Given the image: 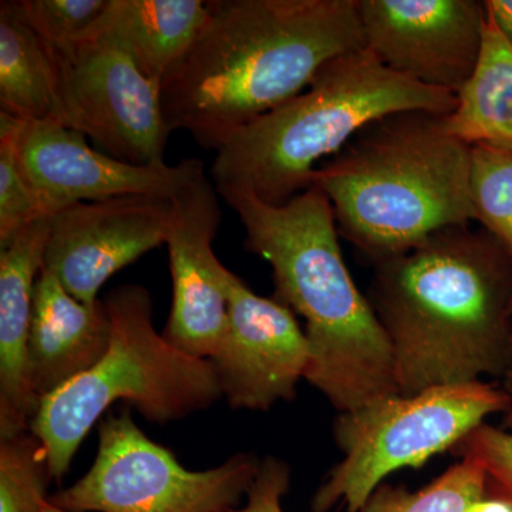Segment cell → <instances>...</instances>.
Instances as JSON below:
<instances>
[{
    "mask_svg": "<svg viewBox=\"0 0 512 512\" xmlns=\"http://www.w3.org/2000/svg\"><path fill=\"white\" fill-rule=\"evenodd\" d=\"M372 264L366 296L400 394L507 375L512 252L503 242L484 228H447Z\"/></svg>",
    "mask_w": 512,
    "mask_h": 512,
    "instance_id": "6da1fadb",
    "label": "cell"
},
{
    "mask_svg": "<svg viewBox=\"0 0 512 512\" xmlns=\"http://www.w3.org/2000/svg\"><path fill=\"white\" fill-rule=\"evenodd\" d=\"M187 55L161 83L170 133L217 151L308 89L335 57L366 47L357 0H212Z\"/></svg>",
    "mask_w": 512,
    "mask_h": 512,
    "instance_id": "7a4b0ae2",
    "label": "cell"
},
{
    "mask_svg": "<svg viewBox=\"0 0 512 512\" xmlns=\"http://www.w3.org/2000/svg\"><path fill=\"white\" fill-rule=\"evenodd\" d=\"M218 194L237 212L245 249L271 265L276 301L305 320L306 382L338 413L400 394L389 342L346 265L323 191L311 185L282 205L242 190Z\"/></svg>",
    "mask_w": 512,
    "mask_h": 512,
    "instance_id": "3957f363",
    "label": "cell"
},
{
    "mask_svg": "<svg viewBox=\"0 0 512 512\" xmlns=\"http://www.w3.org/2000/svg\"><path fill=\"white\" fill-rule=\"evenodd\" d=\"M444 117L426 111L384 117L313 173L339 235L370 261L476 221L471 146L447 130Z\"/></svg>",
    "mask_w": 512,
    "mask_h": 512,
    "instance_id": "277c9868",
    "label": "cell"
},
{
    "mask_svg": "<svg viewBox=\"0 0 512 512\" xmlns=\"http://www.w3.org/2000/svg\"><path fill=\"white\" fill-rule=\"evenodd\" d=\"M456 107V94L393 72L363 47L330 60L308 89L229 137L211 180L218 192L247 191L282 205L308 190L323 160L369 124L409 111L448 116Z\"/></svg>",
    "mask_w": 512,
    "mask_h": 512,
    "instance_id": "5b68a950",
    "label": "cell"
},
{
    "mask_svg": "<svg viewBox=\"0 0 512 512\" xmlns=\"http://www.w3.org/2000/svg\"><path fill=\"white\" fill-rule=\"evenodd\" d=\"M103 301L111 320L106 355L40 400L30 423L55 481L63 480L80 444L114 403L165 424L208 409L222 397L211 360L181 352L154 328L153 301L144 286L121 285Z\"/></svg>",
    "mask_w": 512,
    "mask_h": 512,
    "instance_id": "8992f818",
    "label": "cell"
},
{
    "mask_svg": "<svg viewBox=\"0 0 512 512\" xmlns=\"http://www.w3.org/2000/svg\"><path fill=\"white\" fill-rule=\"evenodd\" d=\"M510 406L503 387L478 382L393 394L353 412L338 413L333 439L342 460L312 497V512L345 507L360 512L390 474L419 468L451 451L467 434Z\"/></svg>",
    "mask_w": 512,
    "mask_h": 512,
    "instance_id": "52a82bcc",
    "label": "cell"
},
{
    "mask_svg": "<svg viewBox=\"0 0 512 512\" xmlns=\"http://www.w3.org/2000/svg\"><path fill=\"white\" fill-rule=\"evenodd\" d=\"M261 461L238 453L220 466L187 470L123 409L100 421L90 470L49 501L72 512H228L247 497Z\"/></svg>",
    "mask_w": 512,
    "mask_h": 512,
    "instance_id": "ba28073f",
    "label": "cell"
},
{
    "mask_svg": "<svg viewBox=\"0 0 512 512\" xmlns=\"http://www.w3.org/2000/svg\"><path fill=\"white\" fill-rule=\"evenodd\" d=\"M52 53V52H50ZM56 63V123L89 137L100 151L140 167L165 165L170 130L161 84L148 79L101 22Z\"/></svg>",
    "mask_w": 512,
    "mask_h": 512,
    "instance_id": "9c48e42d",
    "label": "cell"
},
{
    "mask_svg": "<svg viewBox=\"0 0 512 512\" xmlns=\"http://www.w3.org/2000/svg\"><path fill=\"white\" fill-rule=\"evenodd\" d=\"M0 130L12 138L20 168L46 207L57 211L79 202L130 195L173 197L204 163L140 167L96 150L86 137L56 121H20L0 113Z\"/></svg>",
    "mask_w": 512,
    "mask_h": 512,
    "instance_id": "30bf717a",
    "label": "cell"
},
{
    "mask_svg": "<svg viewBox=\"0 0 512 512\" xmlns=\"http://www.w3.org/2000/svg\"><path fill=\"white\" fill-rule=\"evenodd\" d=\"M366 47L393 72L457 94L476 72L487 9L478 0H357Z\"/></svg>",
    "mask_w": 512,
    "mask_h": 512,
    "instance_id": "8fae6325",
    "label": "cell"
},
{
    "mask_svg": "<svg viewBox=\"0 0 512 512\" xmlns=\"http://www.w3.org/2000/svg\"><path fill=\"white\" fill-rule=\"evenodd\" d=\"M228 320L211 357L222 397L235 410L266 412L291 402L311 363V343L295 313L275 298L256 295L225 269Z\"/></svg>",
    "mask_w": 512,
    "mask_h": 512,
    "instance_id": "7c38bea8",
    "label": "cell"
},
{
    "mask_svg": "<svg viewBox=\"0 0 512 512\" xmlns=\"http://www.w3.org/2000/svg\"><path fill=\"white\" fill-rule=\"evenodd\" d=\"M171 201L150 195L79 202L50 218L43 268L77 301L96 305L121 269L167 241Z\"/></svg>",
    "mask_w": 512,
    "mask_h": 512,
    "instance_id": "4fadbf2b",
    "label": "cell"
},
{
    "mask_svg": "<svg viewBox=\"0 0 512 512\" xmlns=\"http://www.w3.org/2000/svg\"><path fill=\"white\" fill-rule=\"evenodd\" d=\"M217 187L200 168L174 192L167 241L173 278V305L163 330L170 345L211 359L227 329L225 266L215 255L222 221Z\"/></svg>",
    "mask_w": 512,
    "mask_h": 512,
    "instance_id": "5bb4252c",
    "label": "cell"
},
{
    "mask_svg": "<svg viewBox=\"0 0 512 512\" xmlns=\"http://www.w3.org/2000/svg\"><path fill=\"white\" fill-rule=\"evenodd\" d=\"M110 340L106 303L77 301L43 268L35 286L28 343V380L37 402L96 366Z\"/></svg>",
    "mask_w": 512,
    "mask_h": 512,
    "instance_id": "9a60e30c",
    "label": "cell"
},
{
    "mask_svg": "<svg viewBox=\"0 0 512 512\" xmlns=\"http://www.w3.org/2000/svg\"><path fill=\"white\" fill-rule=\"evenodd\" d=\"M49 231L45 218L0 249V439L29 431L39 406L29 386L28 343Z\"/></svg>",
    "mask_w": 512,
    "mask_h": 512,
    "instance_id": "2e32d148",
    "label": "cell"
},
{
    "mask_svg": "<svg viewBox=\"0 0 512 512\" xmlns=\"http://www.w3.org/2000/svg\"><path fill=\"white\" fill-rule=\"evenodd\" d=\"M210 16L202 0H111L104 23L148 79L158 84L200 36Z\"/></svg>",
    "mask_w": 512,
    "mask_h": 512,
    "instance_id": "e0dca14e",
    "label": "cell"
},
{
    "mask_svg": "<svg viewBox=\"0 0 512 512\" xmlns=\"http://www.w3.org/2000/svg\"><path fill=\"white\" fill-rule=\"evenodd\" d=\"M444 123L470 146L485 144L512 153V45L488 10L476 72L457 94L456 110Z\"/></svg>",
    "mask_w": 512,
    "mask_h": 512,
    "instance_id": "ac0fdd59",
    "label": "cell"
},
{
    "mask_svg": "<svg viewBox=\"0 0 512 512\" xmlns=\"http://www.w3.org/2000/svg\"><path fill=\"white\" fill-rule=\"evenodd\" d=\"M56 63L45 43L0 3V113L55 121Z\"/></svg>",
    "mask_w": 512,
    "mask_h": 512,
    "instance_id": "d6986e66",
    "label": "cell"
},
{
    "mask_svg": "<svg viewBox=\"0 0 512 512\" xmlns=\"http://www.w3.org/2000/svg\"><path fill=\"white\" fill-rule=\"evenodd\" d=\"M488 491V476L470 458H458L419 491L380 484L360 512H467Z\"/></svg>",
    "mask_w": 512,
    "mask_h": 512,
    "instance_id": "ffe728a7",
    "label": "cell"
},
{
    "mask_svg": "<svg viewBox=\"0 0 512 512\" xmlns=\"http://www.w3.org/2000/svg\"><path fill=\"white\" fill-rule=\"evenodd\" d=\"M111 0H8L10 12L52 53L64 52L99 28Z\"/></svg>",
    "mask_w": 512,
    "mask_h": 512,
    "instance_id": "44dd1931",
    "label": "cell"
},
{
    "mask_svg": "<svg viewBox=\"0 0 512 512\" xmlns=\"http://www.w3.org/2000/svg\"><path fill=\"white\" fill-rule=\"evenodd\" d=\"M470 194L474 218L512 252V153L471 146Z\"/></svg>",
    "mask_w": 512,
    "mask_h": 512,
    "instance_id": "7402d4cb",
    "label": "cell"
},
{
    "mask_svg": "<svg viewBox=\"0 0 512 512\" xmlns=\"http://www.w3.org/2000/svg\"><path fill=\"white\" fill-rule=\"evenodd\" d=\"M50 481L45 448L32 431L0 439V512H42Z\"/></svg>",
    "mask_w": 512,
    "mask_h": 512,
    "instance_id": "603a6c76",
    "label": "cell"
},
{
    "mask_svg": "<svg viewBox=\"0 0 512 512\" xmlns=\"http://www.w3.org/2000/svg\"><path fill=\"white\" fill-rule=\"evenodd\" d=\"M20 168L12 138L0 130V249L37 221L52 218Z\"/></svg>",
    "mask_w": 512,
    "mask_h": 512,
    "instance_id": "cb8c5ba5",
    "label": "cell"
},
{
    "mask_svg": "<svg viewBox=\"0 0 512 512\" xmlns=\"http://www.w3.org/2000/svg\"><path fill=\"white\" fill-rule=\"evenodd\" d=\"M457 458H470L484 468L488 490L512 500V433L483 423L451 450Z\"/></svg>",
    "mask_w": 512,
    "mask_h": 512,
    "instance_id": "d4e9b609",
    "label": "cell"
},
{
    "mask_svg": "<svg viewBox=\"0 0 512 512\" xmlns=\"http://www.w3.org/2000/svg\"><path fill=\"white\" fill-rule=\"evenodd\" d=\"M291 487V467L281 458H262L261 468L242 507L228 512H285L284 497Z\"/></svg>",
    "mask_w": 512,
    "mask_h": 512,
    "instance_id": "484cf974",
    "label": "cell"
},
{
    "mask_svg": "<svg viewBox=\"0 0 512 512\" xmlns=\"http://www.w3.org/2000/svg\"><path fill=\"white\" fill-rule=\"evenodd\" d=\"M484 3L495 25L512 45V0H485Z\"/></svg>",
    "mask_w": 512,
    "mask_h": 512,
    "instance_id": "4316f807",
    "label": "cell"
},
{
    "mask_svg": "<svg viewBox=\"0 0 512 512\" xmlns=\"http://www.w3.org/2000/svg\"><path fill=\"white\" fill-rule=\"evenodd\" d=\"M467 512H512V500L488 490L487 494L468 507Z\"/></svg>",
    "mask_w": 512,
    "mask_h": 512,
    "instance_id": "83f0119b",
    "label": "cell"
},
{
    "mask_svg": "<svg viewBox=\"0 0 512 512\" xmlns=\"http://www.w3.org/2000/svg\"><path fill=\"white\" fill-rule=\"evenodd\" d=\"M501 380H503L501 387H503L505 394L508 396V400H510V406H508L507 412L503 414V426L501 427L512 433V367Z\"/></svg>",
    "mask_w": 512,
    "mask_h": 512,
    "instance_id": "f1b7e54d",
    "label": "cell"
},
{
    "mask_svg": "<svg viewBox=\"0 0 512 512\" xmlns=\"http://www.w3.org/2000/svg\"><path fill=\"white\" fill-rule=\"evenodd\" d=\"M42 512H72L63 510V508L57 507V505L50 503L49 498L45 501V504H43Z\"/></svg>",
    "mask_w": 512,
    "mask_h": 512,
    "instance_id": "f546056e",
    "label": "cell"
}]
</instances>
